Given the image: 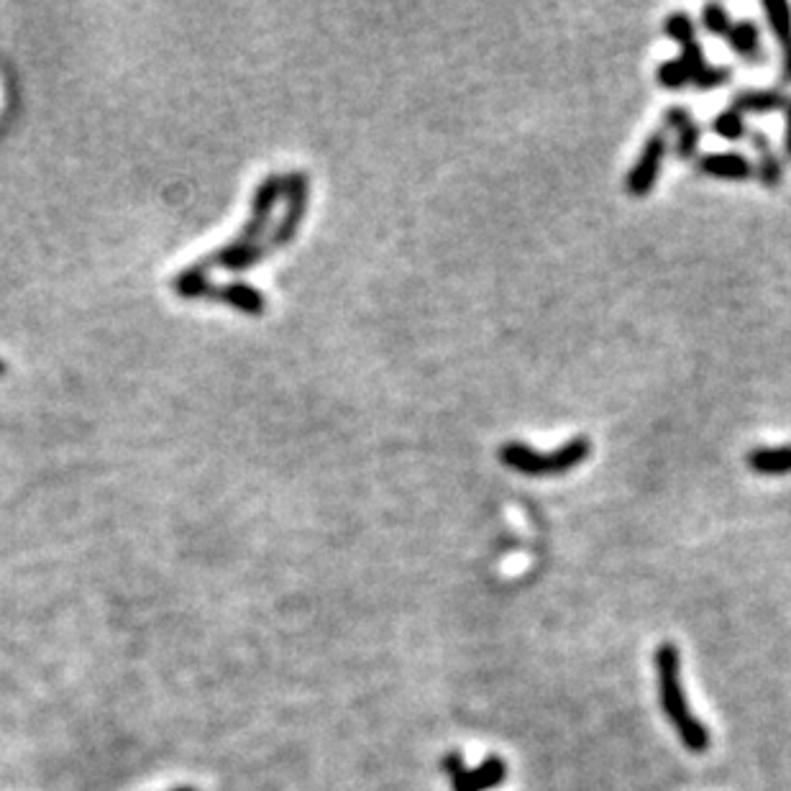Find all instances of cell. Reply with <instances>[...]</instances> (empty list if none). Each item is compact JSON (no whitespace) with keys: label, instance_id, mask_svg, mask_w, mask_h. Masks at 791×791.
<instances>
[{"label":"cell","instance_id":"23","mask_svg":"<svg viewBox=\"0 0 791 791\" xmlns=\"http://www.w3.org/2000/svg\"><path fill=\"white\" fill-rule=\"evenodd\" d=\"M172 791H195L192 786H180V789H172Z\"/></svg>","mask_w":791,"mask_h":791},{"label":"cell","instance_id":"2","mask_svg":"<svg viewBox=\"0 0 791 791\" xmlns=\"http://www.w3.org/2000/svg\"><path fill=\"white\" fill-rule=\"evenodd\" d=\"M497 456H500L502 464L510 466L512 472L523 474V477H561L576 466H582L592 456V441L576 436L561 443L559 448L548 451V454H541L538 448L528 446V443L510 441L502 443Z\"/></svg>","mask_w":791,"mask_h":791},{"label":"cell","instance_id":"19","mask_svg":"<svg viewBox=\"0 0 791 791\" xmlns=\"http://www.w3.org/2000/svg\"><path fill=\"white\" fill-rule=\"evenodd\" d=\"M679 59L684 64H687L692 75H697V72L704 67V52H702V47H699L697 41H692V44H687V47H681ZM692 80H694V77H692Z\"/></svg>","mask_w":791,"mask_h":791},{"label":"cell","instance_id":"20","mask_svg":"<svg viewBox=\"0 0 791 791\" xmlns=\"http://www.w3.org/2000/svg\"><path fill=\"white\" fill-rule=\"evenodd\" d=\"M784 152L791 159V100L786 105V128H784Z\"/></svg>","mask_w":791,"mask_h":791},{"label":"cell","instance_id":"5","mask_svg":"<svg viewBox=\"0 0 791 791\" xmlns=\"http://www.w3.org/2000/svg\"><path fill=\"white\" fill-rule=\"evenodd\" d=\"M666 152H669V139L666 134L656 131L646 139L643 149H640L638 159H635L633 169L625 177V190L633 198H646L651 195L653 187H656L658 175H661V167H664Z\"/></svg>","mask_w":791,"mask_h":791},{"label":"cell","instance_id":"21","mask_svg":"<svg viewBox=\"0 0 791 791\" xmlns=\"http://www.w3.org/2000/svg\"><path fill=\"white\" fill-rule=\"evenodd\" d=\"M781 80H784L786 85H791V47L786 49V57H784V70H781Z\"/></svg>","mask_w":791,"mask_h":791},{"label":"cell","instance_id":"14","mask_svg":"<svg viewBox=\"0 0 791 791\" xmlns=\"http://www.w3.org/2000/svg\"><path fill=\"white\" fill-rule=\"evenodd\" d=\"M692 77L694 75L689 72V67L681 62L679 57L666 59V62L658 64V70H656V80L664 90H681L684 85H689V82H692Z\"/></svg>","mask_w":791,"mask_h":791},{"label":"cell","instance_id":"13","mask_svg":"<svg viewBox=\"0 0 791 791\" xmlns=\"http://www.w3.org/2000/svg\"><path fill=\"white\" fill-rule=\"evenodd\" d=\"M763 13H766L768 29L771 34L776 36L781 47L789 49L791 47V6L789 3H774V0H766L763 3Z\"/></svg>","mask_w":791,"mask_h":791},{"label":"cell","instance_id":"6","mask_svg":"<svg viewBox=\"0 0 791 791\" xmlns=\"http://www.w3.org/2000/svg\"><path fill=\"white\" fill-rule=\"evenodd\" d=\"M203 300L228 303L231 308L241 310V313L246 315H262L264 310H267V297L256 290V287L246 285V282H228V285H213V282H210Z\"/></svg>","mask_w":791,"mask_h":791},{"label":"cell","instance_id":"10","mask_svg":"<svg viewBox=\"0 0 791 791\" xmlns=\"http://www.w3.org/2000/svg\"><path fill=\"white\" fill-rule=\"evenodd\" d=\"M751 141H753V149H756V167L753 169H756V175L761 177L763 187L774 190V187H779L781 177H784L779 154L774 152L771 141H768L763 134H758V131L751 136Z\"/></svg>","mask_w":791,"mask_h":791},{"label":"cell","instance_id":"9","mask_svg":"<svg viewBox=\"0 0 791 791\" xmlns=\"http://www.w3.org/2000/svg\"><path fill=\"white\" fill-rule=\"evenodd\" d=\"M748 469L761 477H786L791 474V446H761L745 456Z\"/></svg>","mask_w":791,"mask_h":791},{"label":"cell","instance_id":"17","mask_svg":"<svg viewBox=\"0 0 791 791\" xmlns=\"http://www.w3.org/2000/svg\"><path fill=\"white\" fill-rule=\"evenodd\" d=\"M702 26L715 36H728V31L733 29V18H730V13L725 8L712 3V6H704Z\"/></svg>","mask_w":791,"mask_h":791},{"label":"cell","instance_id":"3","mask_svg":"<svg viewBox=\"0 0 791 791\" xmlns=\"http://www.w3.org/2000/svg\"><path fill=\"white\" fill-rule=\"evenodd\" d=\"M282 195L287 198L285 216H282L280 223L267 233V239L259 244L264 256H269L274 249H280V246H285L287 241L295 239L297 228L303 226L305 213H308L310 177L305 175V172H290V175H285V192H282Z\"/></svg>","mask_w":791,"mask_h":791},{"label":"cell","instance_id":"16","mask_svg":"<svg viewBox=\"0 0 791 791\" xmlns=\"http://www.w3.org/2000/svg\"><path fill=\"white\" fill-rule=\"evenodd\" d=\"M712 131L725 141H738L745 136V121L735 108H730V111H722L720 116L712 121Z\"/></svg>","mask_w":791,"mask_h":791},{"label":"cell","instance_id":"12","mask_svg":"<svg viewBox=\"0 0 791 791\" xmlns=\"http://www.w3.org/2000/svg\"><path fill=\"white\" fill-rule=\"evenodd\" d=\"M728 44L733 52H738L743 59L761 57V31L753 21H735L733 29L728 31Z\"/></svg>","mask_w":791,"mask_h":791},{"label":"cell","instance_id":"4","mask_svg":"<svg viewBox=\"0 0 791 791\" xmlns=\"http://www.w3.org/2000/svg\"><path fill=\"white\" fill-rule=\"evenodd\" d=\"M443 771L451 779V789L454 791H487L495 789L505 781L507 766L500 756H489L487 761L479 768H466L461 753H448L443 756Z\"/></svg>","mask_w":791,"mask_h":791},{"label":"cell","instance_id":"1","mask_svg":"<svg viewBox=\"0 0 791 791\" xmlns=\"http://www.w3.org/2000/svg\"><path fill=\"white\" fill-rule=\"evenodd\" d=\"M656 674H658V697L664 707L666 720L671 722L679 733L684 748L692 753H704L710 748V733L702 722L689 710L684 689H681V661L679 648L674 643H664L656 651Z\"/></svg>","mask_w":791,"mask_h":791},{"label":"cell","instance_id":"7","mask_svg":"<svg viewBox=\"0 0 791 791\" xmlns=\"http://www.w3.org/2000/svg\"><path fill=\"white\" fill-rule=\"evenodd\" d=\"M699 169L704 175L717 177V180H730V182H743L751 180L756 175L751 159L743 157L738 152H717V154H707V157L699 159Z\"/></svg>","mask_w":791,"mask_h":791},{"label":"cell","instance_id":"11","mask_svg":"<svg viewBox=\"0 0 791 791\" xmlns=\"http://www.w3.org/2000/svg\"><path fill=\"white\" fill-rule=\"evenodd\" d=\"M789 105V98L779 90H745L735 98L733 108L738 113H774Z\"/></svg>","mask_w":791,"mask_h":791},{"label":"cell","instance_id":"15","mask_svg":"<svg viewBox=\"0 0 791 791\" xmlns=\"http://www.w3.org/2000/svg\"><path fill=\"white\" fill-rule=\"evenodd\" d=\"M664 34L671 41H676L679 47H687V44L697 41V29H694V21L687 13H671V16H666Z\"/></svg>","mask_w":791,"mask_h":791},{"label":"cell","instance_id":"8","mask_svg":"<svg viewBox=\"0 0 791 791\" xmlns=\"http://www.w3.org/2000/svg\"><path fill=\"white\" fill-rule=\"evenodd\" d=\"M666 126L676 134V157L679 159L697 157L699 136H702V131H699L692 113L684 111V108H669V111H666Z\"/></svg>","mask_w":791,"mask_h":791},{"label":"cell","instance_id":"18","mask_svg":"<svg viewBox=\"0 0 791 791\" xmlns=\"http://www.w3.org/2000/svg\"><path fill=\"white\" fill-rule=\"evenodd\" d=\"M730 80V72L722 70V67H710V64H704L702 70L694 75V88L699 90H715V88H722L725 82Z\"/></svg>","mask_w":791,"mask_h":791},{"label":"cell","instance_id":"22","mask_svg":"<svg viewBox=\"0 0 791 791\" xmlns=\"http://www.w3.org/2000/svg\"><path fill=\"white\" fill-rule=\"evenodd\" d=\"M6 369H8V367H6V361L0 359V377H3V374H6Z\"/></svg>","mask_w":791,"mask_h":791}]
</instances>
